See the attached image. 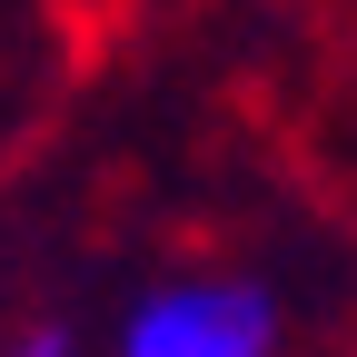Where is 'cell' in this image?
<instances>
[{"label":"cell","mask_w":357,"mask_h":357,"mask_svg":"<svg viewBox=\"0 0 357 357\" xmlns=\"http://www.w3.org/2000/svg\"><path fill=\"white\" fill-rule=\"evenodd\" d=\"M10 357H79V347H70V328H30Z\"/></svg>","instance_id":"7a4b0ae2"},{"label":"cell","mask_w":357,"mask_h":357,"mask_svg":"<svg viewBox=\"0 0 357 357\" xmlns=\"http://www.w3.org/2000/svg\"><path fill=\"white\" fill-rule=\"evenodd\" d=\"M109 357H278V288L248 268H178L129 298Z\"/></svg>","instance_id":"6da1fadb"}]
</instances>
